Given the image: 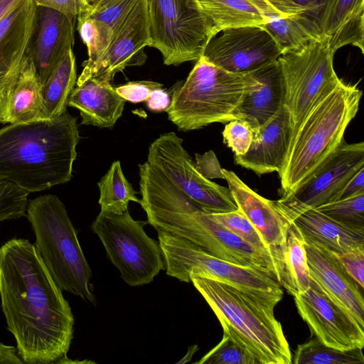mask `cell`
Here are the masks:
<instances>
[{
	"label": "cell",
	"mask_w": 364,
	"mask_h": 364,
	"mask_svg": "<svg viewBox=\"0 0 364 364\" xmlns=\"http://www.w3.org/2000/svg\"><path fill=\"white\" fill-rule=\"evenodd\" d=\"M150 47L166 65L197 61L218 34L197 0H146Z\"/></svg>",
	"instance_id": "obj_7"
},
{
	"label": "cell",
	"mask_w": 364,
	"mask_h": 364,
	"mask_svg": "<svg viewBox=\"0 0 364 364\" xmlns=\"http://www.w3.org/2000/svg\"><path fill=\"white\" fill-rule=\"evenodd\" d=\"M246 89L233 114L256 132L284 105V87L278 60L243 73Z\"/></svg>",
	"instance_id": "obj_18"
},
{
	"label": "cell",
	"mask_w": 364,
	"mask_h": 364,
	"mask_svg": "<svg viewBox=\"0 0 364 364\" xmlns=\"http://www.w3.org/2000/svg\"><path fill=\"white\" fill-rule=\"evenodd\" d=\"M97 186L100 191L98 203L102 211L121 214L128 210L129 202L140 204L141 199L124 176L119 161L111 164Z\"/></svg>",
	"instance_id": "obj_31"
},
{
	"label": "cell",
	"mask_w": 364,
	"mask_h": 364,
	"mask_svg": "<svg viewBox=\"0 0 364 364\" xmlns=\"http://www.w3.org/2000/svg\"><path fill=\"white\" fill-rule=\"evenodd\" d=\"M147 161L161 171L181 191L206 213L237 210L228 187L205 177L173 132L161 134L149 146Z\"/></svg>",
	"instance_id": "obj_11"
},
{
	"label": "cell",
	"mask_w": 364,
	"mask_h": 364,
	"mask_svg": "<svg viewBox=\"0 0 364 364\" xmlns=\"http://www.w3.org/2000/svg\"><path fill=\"white\" fill-rule=\"evenodd\" d=\"M23 0H0V21Z\"/></svg>",
	"instance_id": "obj_46"
},
{
	"label": "cell",
	"mask_w": 364,
	"mask_h": 364,
	"mask_svg": "<svg viewBox=\"0 0 364 364\" xmlns=\"http://www.w3.org/2000/svg\"><path fill=\"white\" fill-rule=\"evenodd\" d=\"M29 193L18 185L0 178V222L25 215Z\"/></svg>",
	"instance_id": "obj_37"
},
{
	"label": "cell",
	"mask_w": 364,
	"mask_h": 364,
	"mask_svg": "<svg viewBox=\"0 0 364 364\" xmlns=\"http://www.w3.org/2000/svg\"><path fill=\"white\" fill-rule=\"evenodd\" d=\"M362 91L341 79L310 109L293 132L284 164L278 172L282 196L301 186L345 141Z\"/></svg>",
	"instance_id": "obj_4"
},
{
	"label": "cell",
	"mask_w": 364,
	"mask_h": 364,
	"mask_svg": "<svg viewBox=\"0 0 364 364\" xmlns=\"http://www.w3.org/2000/svg\"><path fill=\"white\" fill-rule=\"evenodd\" d=\"M336 255L350 277L363 289L364 247Z\"/></svg>",
	"instance_id": "obj_40"
},
{
	"label": "cell",
	"mask_w": 364,
	"mask_h": 364,
	"mask_svg": "<svg viewBox=\"0 0 364 364\" xmlns=\"http://www.w3.org/2000/svg\"><path fill=\"white\" fill-rule=\"evenodd\" d=\"M146 106L152 112H166L171 103L168 92L162 87L154 90L146 100Z\"/></svg>",
	"instance_id": "obj_43"
},
{
	"label": "cell",
	"mask_w": 364,
	"mask_h": 364,
	"mask_svg": "<svg viewBox=\"0 0 364 364\" xmlns=\"http://www.w3.org/2000/svg\"><path fill=\"white\" fill-rule=\"evenodd\" d=\"M196 363L259 364V362L243 344L230 335L223 333L220 343Z\"/></svg>",
	"instance_id": "obj_34"
},
{
	"label": "cell",
	"mask_w": 364,
	"mask_h": 364,
	"mask_svg": "<svg viewBox=\"0 0 364 364\" xmlns=\"http://www.w3.org/2000/svg\"><path fill=\"white\" fill-rule=\"evenodd\" d=\"M162 87L163 85L157 82L141 80L129 82L114 88L125 101L138 103L146 101L154 90Z\"/></svg>",
	"instance_id": "obj_39"
},
{
	"label": "cell",
	"mask_w": 364,
	"mask_h": 364,
	"mask_svg": "<svg viewBox=\"0 0 364 364\" xmlns=\"http://www.w3.org/2000/svg\"><path fill=\"white\" fill-rule=\"evenodd\" d=\"M293 134L290 114L284 105L268 122L253 132L247 151L234 155L235 163L257 175L282 168Z\"/></svg>",
	"instance_id": "obj_19"
},
{
	"label": "cell",
	"mask_w": 364,
	"mask_h": 364,
	"mask_svg": "<svg viewBox=\"0 0 364 364\" xmlns=\"http://www.w3.org/2000/svg\"><path fill=\"white\" fill-rule=\"evenodd\" d=\"M364 191V168L357 172L347 183L339 199L352 196Z\"/></svg>",
	"instance_id": "obj_44"
},
{
	"label": "cell",
	"mask_w": 364,
	"mask_h": 364,
	"mask_svg": "<svg viewBox=\"0 0 364 364\" xmlns=\"http://www.w3.org/2000/svg\"><path fill=\"white\" fill-rule=\"evenodd\" d=\"M34 0H23L0 21V92L22 65L36 22Z\"/></svg>",
	"instance_id": "obj_22"
},
{
	"label": "cell",
	"mask_w": 364,
	"mask_h": 364,
	"mask_svg": "<svg viewBox=\"0 0 364 364\" xmlns=\"http://www.w3.org/2000/svg\"><path fill=\"white\" fill-rule=\"evenodd\" d=\"M310 277L364 328L363 289L347 273L337 256L326 249L305 242Z\"/></svg>",
	"instance_id": "obj_17"
},
{
	"label": "cell",
	"mask_w": 364,
	"mask_h": 364,
	"mask_svg": "<svg viewBox=\"0 0 364 364\" xmlns=\"http://www.w3.org/2000/svg\"><path fill=\"white\" fill-rule=\"evenodd\" d=\"M363 348L341 350L328 346L316 337L298 346L292 360L294 364H362Z\"/></svg>",
	"instance_id": "obj_32"
},
{
	"label": "cell",
	"mask_w": 364,
	"mask_h": 364,
	"mask_svg": "<svg viewBox=\"0 0 364 364\" xmlns=\"http://www.w3.org/2000/svg\"><path fill=\"white\" fill-rule=\"evenodd\" d=\"M26 215L36 250L58 287L95 305L92 272L64 204L54 195L41 196L29 202Z\"/></svg>",
	"instance_id": "obj_5"
},
{
	"label": "cell",
	"mask_w": 364,
	"mask_h": 364,
	"mask_svg": "<svg viewBox=\"0 0 364 364\" xmlns=\"http://www.w3.org/2000/svg\"><path fill=\"white\" fill-rule=\"evenodd\" d=\"M305 242L296 225H289L285 241L275 247L278 281L293 296L306 292L311 277L304 247Z\"/></svg>",
	"instance_id": "obj_28"
},
{
	"label": "cell",
	"mask_w": 364,
	"mask_h": 364,
	"mask_svg": "<svg viewBox=\"0 0 364 364\" xmlns=\"http://www.w3.org/2000/svg\"><path fill=\"white\" fill-rule=\"evenodd\" d=\"M316 209L341 224L364 230V191L321 205Z\"/></svg>",
	"instance_id": "obj_33"
},
{
	"label": "cell",
	"mask_w": 364,
	"mask_h": 364,
	"mask_svg": "<svg viewBox=\"0 0 364 364\" xmlns=\"http://www.w3.org/2000/svg\"><path fill=\"white\" fill-rule=\"evenodd\" d=\"M17 351L13 346L0 343V363H23Z\"/></svg>",
	"instance_id": "obj_45"
},
{
	"label": "cell",
	"mask_w": 364,
	"mask_h": 364,
	"mask_svg": "<svg viewBox=\"0 0 364 364\" xmlns=\"http://www.w3.org/2000/svg\"><path fill=\"white\" fill-rule=\"evenodd\" d=\"M364 168V142L345 141L301 186L274 200L291 223L301 213L338 200L348 181Z\"/></svg>",
	"instance_id": "obj_12"
},
{
	"label": "cell",
	"mask_w": 364,
	"mask_h": 364,
	"mask_svg": "<svg viewBox=\"0 0 364 364\" xmlns=\"http://www.w3.org/2000/svg\"><path fill=\"white\" fill-rule=\"evenodd\" d=\"M238 210L250 220L264 243L272 249L286 239L289 223L278 210L274 200L259 195L233 171L222 170Z\"/></svg>",
	"instance_id": "obj_21"
},
{
	"label": "cell",
	"mask_w": 364,
	"mask_h": 364,
	"mask_svg": "<svg viewBox=\"0 0 364 364\" xmlns=\"http://www.w3.org/2000/svg\"><path fill=\"white\" fill-rule=\"evenodd\" d=\"M197 1L201 9L211 19L218 33L229 28L263 26L267 22L270 14L278 13L267 0H197Z\"/></svg>",
	"instance_id": "obj_27"
},
{
	"label": "cell",
	"mask_w": 364,
	"mask_h": 364,
	"mask_svg": "<svg viewBox=\"0 0 364 364\" xmlns=\"http://www.w3.org/2000/svg\"><path fill=\"white\" fill-rule=\"evenodd\" d=\"M75 20L37 6L33 33L26 51L42 84L65 54L73 48Z\"/></svg>",
	"instance_id": "obj_16"
},
{
	"label": "cell",
	"mask_w": 364,
	"mask_h": 364,
	"mask_svg": "<svg viewBox=\"0 0 364 364\" xmlns=\"http://www.w3.org/2000/svg\"><path fill=\"white\" fill-rule=\"evenodd\" d=\"M77 81L75 57L70 49L41 84V119H50L64 114Z\"/></svg>",
	"instance_id": "obj_29"
},
{
	"label": "cell",
	"mask_w": 364,
	"mask_h": 364,
	"mask_svg": "<svg viewBox=\"0 0 364 364\" xmlns=\"http://www.w3.org/2000/svg\"><path fill=\"white\" fill-rule=\"evenodd\" d=\"M263 27L272 36L282 54L299 50L321 38L320 32L305 21L296 17H283L278 13L270 14Z\"/></svg>",
	"instance_id": "obj_30"
},
{
	"label": "cell",
	"mask_w": 364,
	"mask_h": 364,
	"mask_svg": "<svg viewBox=\"0 0 364 364\" xmlns=\"http://www.w3.org/2000/svg\"><path fill=\"white\" fill-rule=\"evenodd\" d=\"M137 0H91L82 2L77 29L87 48L85 63L92 65L109 46L115 30Z\"/></svg>",
	"instance_id": "obj_20"
},
{
	"label": "cell",
	"mask_w": 364,
	"mask_h": 364,
	"mask_svg": "<svg viewBox=\"0 0 364 364\" xmlns=\"http://www.w3.org/2000/svg\"><path fill=\"white\" fill-rule=\"evenodd\" d=\"M223 136L224 143L232 149L234 155H242L250 148L253 132L245 122L232 119L225 124Z\"/></svg>",
	"instance_id": "obj_38"
},
{
	"label": "cell",
	"mask_w": 364,
	"mask_h": 364,
	"mask_svg": "<svg viewBox=\"0 0 364 364\" xmlns=\"http://www.w3.org/2000/svg\"><path fill=\"white\" fill-rule=\"evenodd\" d=\"M0 298L22 360L63 363L73 337L74 316L28 240L11 239L0 247Z\"/></svg>",
	"instance_id": "obj_1"
},
{
	"label": "cell",
	"mask_w": 364,
	"mask_h": 364,
	"mask_svg": "<svg viewBox=\"0 0 364 364\" xmlns=\"http://www.w3.org/2000/svg\"><path fill=\"white\" fill-rule=\"evenodd\" d=\"M311 333L324 344L341 350L363 348L364 328L311 278L308 290L294 296Z\"/></svg>",
	"instance_id": "obj_15"
},
{
	"label": "cell",
	"mask_w": 364,
	"mask_h": 364,
	"mask_svg": "<svg viewBox=\"0 0 364 364\" xmlns=\"http://www.w3.org/2000/svg\"><path fill=\"white\" fill-rule=\"evenodd\" d=\"M191 282L226 333L243 344L259 364H291L292 356L274 309L282 292L240 289L198 275Z\"/></svg>",
	"instance_id": "obj_3"
},
{
	"label": "cell",
	"mask_w": 364,
	"mask_h": 364,
	"mask_svg": "<svg viewBox=\"0 0 364 364\" xmlns=\"http://www.w3.org/2000/svg\"><path fill=\"white\" fill-rule=\"evenodd\" d=\"M80 136L65 112L50 119L10 124L0 129V178L29 193L68 182Z\"/></svg>",
	"instance_id": "obj_2"
},
{
	"label": "cell",
	"mask_w": 364,
	"mask_h": 364,
	"mask_svg": "<svg viewBox=\"0 0 364 364\" xmlns=\"http://www.w3.org/2000/svg\"><path fill=\"white\" fill-rule=\"evenodd\" d=\"M146 46H150L147 2L137 0L115 30L107 48L91 67L82 69L76 85L89 78L111 82L127 67L145 63Z\"/></svg>",
	"instance_id": "obj_14"
},
{
	"label": "cell",
	"mask_w": 364,
	"mask_h": 364,
	"mask_svg": "<svg viewBox=\"0 0 364 364\" xmlns=\"http://www.w3.org/2000/svg\"><path fill=\"white\" fill-rule=\"evenodd\" d=\"M321 36L333 53L352 45L364 50V0H329L320 24Z\"/></svg>",
	"instance_id": "obj_26"
},
{
	"label": "cell",
	"mask_w": 364,
	"mask_h": 364,
	"mask_svg": "<svg viewBox=\"0 0 364 364\" xmlns=\"http://www.w3.org/2000/svg\"><path fill=\"white\" fill-rule=\"evenodd\" d=\"M245 89L244 74L226 71L201 56L186 80L171 89V103L166 112L182 131L228 122L234 119Z\"/></svg>",
	"instance_id": "obj_6"
},
{
	"label": "cell",
	"mask_w": 364,
	"mask_h": 364,
	"mask_svg": "<svg viewBox=\"0 0 364 364\" xmlns=\"http://www.w3.org/2000/svg\"><path fill=\"white\" fill-rule=\"evenodd\" d=\"M334 53L324 39L282 53L278 58L284 87V106L293 132L310 109L340 82L333 65Z\"/></svg>",
	"instance_id": "obj_9"
},
{
	"label": "cell",
	"mask_w": 364,
	"mask_h": 364,
	"mask_svg": "<svg viewBox=\"0 0 364 364\" xmlns=\"http://www.w3.org/2000/svg\"><path fill=\"white\" fill-rule=\"evenodd\" d=\"M291 223L305 242L317 245L335 255L364 247V230L341 224L316 208L301 213Z\"/></svg>",
	"instance_id": "obj_25"
},
{
	"label": "cell",
	"mask_w": 364,
	"mask_h": 364,
	"mask_svg": "<svg viewBox=\"0 0 364 364\" xmlns=\"http://www.w3.org/2000/svg\"><path fill=\"white\" fill-rule=\"evenodd\" d=\"M41 83L31 59L25 57L18 73L0 92V123L41 119Z\"/></svg>",
	"instance_id": "obj_23"
},
{
	"label": "cell",
	"mask_w": 364,
	"mask_h": 364,
	"mask_svg": "<svg viewBox=\"0 0 364 364\" xmlns=\"http://www.w3.org/2000/svg\"><path fill=\"white\" fill-rule=\"evenodd\" d=\"M196 167L206 178L225 179L219 161L213 151H209L203 155L196 154Z\"/></svg>",
	"instance_id": "obj_41"
},
{
	"label": "cell",
	"mask_w": 364,
	"mask_h": 364,
	"mask_svg": "<svg viewBox=\"0 0 364 364\" xmlns=\"http://www.w3.org/2000/svg\"><path fill=\"white\" fill-rule=\"evenodd\" d=\"M281 16L296 17L311 24L321 33L320 24L329 0H267Z\"/></svg>",
	"instance_id": "obj_35"
},
{
	"label": "cell",
	"mask_w": 364,
	"mask_h": 364,
	"mask_svg": "<svg viewBox=\"0 0 364 364\" xmlns=\"http://www.w3.org/2000/svg\"><path fill=\"white\" fill-rule=\"evenodd\" d=\"M166 274L191 282V275L215 279L235 287L259 291L282 292L271 274L214 257L187 240L156 230Z\"/></svg>",
	"instance_id": "obj_10"
},
{
	"label": "cell",
	"mask_w": 364,
	"mask_h": 364,
	"mask_svg": "<svg viewBox=\"0 0 364 364\" xmlns=\"http://www.w3.org/2000/svg\"><path fill=\"white\" fill-rule=\"evenodd\" d=\"M82 2H87V1H90L91 0H81Z\"/></svg>",
	"instance_id": "obj_47"
},
{
	"label": "cell",
	"mask_w": 364,
	"mask_h": 364,
	"mask_svg": "<svg viewBox=\"0 0 364 364\" xmlns=\"http://www.w3.org/2000/svg\"><path fill=\"white\" fill-rule=\"evenodd\" d=\"M208 215L211 219L219 223L254 247L275 254V247L271 249L267 247L257 230L240 210Z\"/></svg>",
	"instance_id": "obj_36"
},
{
	"label": "cell",
	"mask_w": 364,
	"mask_h": 364,
	"mask_svg": "<svg viewBox=\"0 0 364 364\" xmlns=\"http://www.w3.org/2000/svg\"><path fill=\"white\" fill-rule=\"evenodd\" d=\"M146 223L134 220L128 210L121 214L101 210L91 227L122 279L132 287L151 283L165 269L159 243L144 230Z\"/></svg>",
	"instance_id": "obj_8"
},
{
	"label": "cell",
	"mask_w": 364,
	"mask_h": 364,
	"mask_svg": "<svg viewBox=\"0 0 364 364\" xmlns=\"http://www.w3.org/2000/svg\"><path fill=\"white\" fill-rule=\"evenodd\" d=\"M220 32L210 39L202 56L226 71L246 73L277 61L282 55L263 26L234 27Z\"/></svg>",
	"instance_id": "obj_13"
},
{
	"label": "cell",
	"mask_w": 364,
	"mask_h": 364,
	"mask_svg": "<svg viewBox=\"0 0 364 364\" xmlns=\"http://www.w3.org/2000/svg\"><path fill=\"white\" fill-rule=\"evenodd\" d=\"M37 6L47 7L59 11L75 20L82 8L81 0H34Z\"/></svg>",
	"instance_id": "obj_42"
},
{
	"label": "cell",
	"mask_w": 364,
	"mask_h": 364,
	"mask_svg": "<svg viewBox=\"0 0 364 364\" xmlns=\"http://www.w3.org/2000/svg\"><path fill=\"white\" fill-rule=\"evenodd\" d=\"M125 100L109 82L89 78L73 88L68 106L77 109L82 124L112 128L122 115Z\"/></svg>",
	"instance_id": "obj_24"
}]
</instances>
